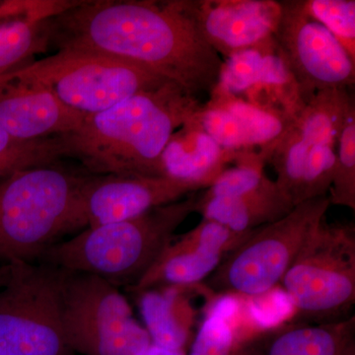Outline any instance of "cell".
<instances>
[{
	"instance_id": "obj_1",
	"label": "cell",
	"mask_w": 355,
	"mask_h": 355,
	"mask_svg": "<svg viewBox=\"0 0 355 355\" xmlns=\"http://www.w3.org/2000/svg\"><path fill=\"white\" fill-rule=\"evenodd\" d=\"M50 44L120 58L179 84L190 94L211 95L223 60L170 1L76 2L48 19Z\"/></svg>"
},
{
	"instance_id": "obj_2",
	"label": "cell",
	"mask_w": 355,
	"mask_h": 355,
	"mask_svg": "<svg viewBox=\"0 0 355 355\" xmlns=\"http://www.w3.org/2000/svg\"><path fill=\"white\" fill-rule=\"evenodd\" d=\"M202 106L196 96L168 81L55 137L60 157L77 159L90 175L165 177L161 157L166 146Z\"/></svg>"
},
{
	"instance_id": "obj_3",
	"label": "cell",
	"mask_w": 355,
	"mask_h": 355,
	"mask_svg": "<svg viewBox=\"0 0 355 355\" xmlns=\"http://www.w3.org/2000/svg\"><path fill=\"white\" fill-rule=\"evenodd\" d=\"M198 195L156 207L114 223L84 229L44 251L40 263L89 273L114 286H135L175 239V232L196 211Z\"/></svg>"
},
{
	"instance_id": "obj_4",
	"label": "cell",
	"mask_w": 355,
	"mask_h": 355,
	"mask_svg": "<svg viewBox=\"0 0 355 355\" xmlns=\"http://www.w3.org/2000/svg\"><path fill=\"white\" fill-rule=\"evenodd\" d=\"M85 176L55 162L0 180V261L35 263L69 233L72 207Z\"/></svg>"
},
{
	"instance_id": "obj_5",
	"label": "cell",
	"mask_w": 355,
	"mask_h": 355,
	"mask_svg": "<svg viewBox=\"0 0 355 355\" xmlns=\"http://www.w3.org/2000/svg\"><path fill=\"white\" fill-rule=\"evenodd\" d=\"M6 74L44 86L65 107L85 116L170 81L132 62L76 50H60Z\"/></svg>"
},
{
	"instance_id": "obj_6",
	"label": "cell",
	"mask_w": 355,
	"mask_h": 355,
	"mask_svg": "<svg viewBox=\"0 0 355 355\" xmlns=\"http://www.w3.org/2000/svg\"><path fill=\"white\" fill-rule=\"evenodd\" d=\"M6 265L0 287V355H76L62 326L67 270L44 263Z\"/></svg>"
},
{
	"instance_id": "obj_7",
	"label": "cell",
	"mask_w": 355,
	"mask_h": 355,
	"mask_svg": "<svg viewBox=\"0 0 355 355\" xmlns=\"http://www.w3.org/2000/svg\"><path fill=\"white\" fill-rule=\"evenodd\" d=\"M328 197L296 205L279 220L254 229L211 273L217 292L257 297L282 282L305 243L326 217Z\"/></svg>"
},
{
	"instance_id": "obj_8",
	"label": "cell",
	"mask_w": 355,
	"mask_h": 355,
	"mask_svg": "<svg viewBox=\"0 0 355 355\" xmlns=\"http://www.w3.org/2000/svg\"><path fill=\"white\" fill-rule=\"evenodd\" d=\"M280 284L298 314L313 323L349 318L355 303L354 226L330 225L324 217Z\"/></svg>"
},
{
	"instance_id": "obj_9",
	"label": "cell",
	"mask_w": 355,
	"mask_h": 355,
	"mask_svg": "<svg viewBox=\"0 0 355 355\" xmlns=\"http://www.w3.org/2000/svg\"><path fill=\"white\" fill-rule=\"evenodd\" d=\"M62 326L67 345L76 354L144 355L153 345L118 287L89 273L67 270Z\"/></svg>"
},
{
	"instance_id": "obj_10",
	"label": "cell",
	"mask_w": 355,
	"mask_h": 355,
	"mask_svg": "<svg viewBox=\"0 0 355 355\" xmlns=\"http://www.w3.org/2000/svg\"><path fill=\"white\" fill-rule=\"evenodd\" d=\"M282 16L273 40L297 86L303 104L318 91L354 87L355 60L304 1H280Z\"/></svg>"
},
{
	"instance_id": "obj_11",
	"label": "cell",
	"mask_w": 355,
	"mask_h": 355,
	"mask_svg": "<svg viewBox=\"0 0 355 355\" xmlns=\"http://www.w3.org/2000/svg\"><path fill=\"white\" fill-rule=\"evenodd\" d=\"M197 191L167 177L86 175L72 207L69 233L135 218Z\"/></svg>"
},
{
	"instance_id": "obj_12",
	"label": "cell",
	"mask_w": 355,
	"mask_h": 355,
	"mask_svg": "<svg viewBox=\"0 0 355 355\" xmlns=\"http://www.w3.org/2000/svg\"><path fill=\"white\" fill-rule=\"evenodd\" d=\"M210 48L228 58L272 40L282 4L273 0H171Z\"/></svg>"
},
{
	"instance_id": "obj_13",
	"label": "cell",
	"mask_w": 355,
	"mask_h": 355,
	"mask_svg": "<svg viewBox=\"0 0 355 355\" xmlns=\"http://www.w3.org/2000/svg\"><path fill=\"white\" fill-rule=\"evenodd\" d=\"M250 233L237 234L216 221L202 218L188 233L175 237L132 288L142 292L162 284L182 287L198 284L209 277Z\"/></svg>"
},
{
	"instance_id": "obj_14",
	"label": "cell",
	"mask_w": 355,
	"mask_h": 355,
	"mask_svg": "<svg viewBox=\"0 0 355 355\" xmlns=\"http://www.w3.org/2000/svg\"><path fill=\"white\" fill-rule=\"evenodd\" d=\"M86 118L62 105L44 86L0 76V125L13 139H51L73 132Z\"/></svg>"
},
{
	"instance_id": "obj_15",
	"label": "cell",
	"mask_w": 355,
	"mask_h": 355,
	"mask_svg": "<svg viewBox=\"0 0 355 355\" xmlns=\"http://www.w3.org/2000/svg\"><path fill=\"white\" fill-rule=\"evenodd\" d=\"M354 317L282 324L243 340L241 355H355Z\"/></svg>"
},
{
	"instance_id": "obj_16",
	"label": "cell",
	"mask_w": 355,
	"mask_h": 355,
	"mask_svg": "<svg viewBox=\"0 0 355 355\" xmlns=\"http://www.w3.org/2000/svg\"><path fill=\"white\" fill-rule=\"evenodd\" d=\"M238 153L222 148L193 121L173 133L161 157L163 174L177 181L207 189Z\"/></svg>"
},
{
	"instance_id": "obj_17",
	"label": "cell",
	"mask_w": 355,
	"mask_h": 355,
	"mask_svg": "<svg viewBox=\"0 0 355 355\" xmlns=\"http://www.w3.org/2000/svg\"><path fill=\"white\" fill-rule=\"evenodd\" d=\"M293 207L275 181L270 180L260 190L240 197L198 196L195 212L237 234H247L279 220Z\"/></svg>"
},
{
	"instance_id": "obj_18",
	"label": "cell",
	"mask_w": 355,
	"mask_h": 355,
	"mask_svg": "<svg viewBox=\"0 0 355 355\" xmlns=\"http://www.w3.org/2000/svg\"><path fill=\"white\" fill-rule=\"evenodd\" d=\"M48 19L29 1L25 12L0 16V76L24 67L26 60L48 49Z\"/></svg>"
},
{
	"instance_id": "obj_19",
	"label": "cell",
	"mask_w": 355,
	"mask_h": 355,
	"mask_svg": "<svg viewBox=\"0 0 355 355\" xmlns=\"http://www.w3.org/2000/svg\"><path fill=\"white\" fill-rule=\"evenodd\" d=\"M354 107L347 89L318 91L294 116L292 123L308 141L336 146L345 116Z\"/></svg>"
},
{
	"instance_id": "obj_20",
	"label": "cell",
	"mask_w": 355,
	"mask_h": 355,
	"mask_svg": "<svg viewBox=\"0 0 355 355\" xmlns=\"http://www.w3.org/2000/svg\"><path fill=\"white\" fill-rule=\"evenodd\" d=\"M212 101L228 110L241 123L250 148L259 146L260 156L268 161L272 147L291 127L293 116L256 106L232 94L216 88Z\"/></svg>"
},
{
	"instance_id": "obj_21",
	"label": "cell",
	"mask_w": 355,
	"mask_h": 355,
	"mask_svg": "<svg viewBox=\"0 0 355 355\" xmlns=\"http://www.w3.org/2000/svg\"><path fill=\"white\" fill-rule=\"evenodd\" d=\"M168 289L142 291L140 310L153 345L167 352H184L190 329L182 310L178 309V291L174 286Z\"/></svg>"
},
{
	"instance_id": "obj_22",
	"label": "cell",
	"mask_w": 355,
	"mask_h": 355,
	"mask_svg": "<svg viewBox=\"0 0 355 355\" xmlns=\"http://www.w3.org/2000/svg\"><path fill=\"white\" fill-rule=\"evenodd\" d=\"M232 313L234 304L230 300L214 305L200 324L189 355H241L242 340L230 321Z\"/></svg>"
},
{
	"instance_id": "obj_23",
	"label": "cell",
	"mask_w": 355,
	"mask_h": 355,
	"mask_svg": "<svg viewBox=\"0 0 355 355\" xmlns=\"http://www.w3.org/2000/svg\"><path fill=\"white\" fill-rule=\"evenodd\" d=\"M60 158L55 137L39 141H20L0 125V180L19 170L53 164Z\"/></svg>"
},
{
	"instance_id": "obj_24",
	"label": "cell",
	"mask_w": 355,
	"mask_h": 355,
	"mask_svg": "<svg viewBox=\"0 0 355 355\" xmlns=\"http://www.w3.org/2000/svg\"><path fill=\"white\" fill-rule=\"evenodd\" d=\"M331 205L355 209V108L349 110L336 144L335 175L330 189Z\"/></svg>"
},
{
	"instance_id": "obj_25",
	"label": "cell",
	"mask_w": 355,
	"mask_h": 355,
	"mask_svg": "<svg viewBox=\"0 0 355 355\" xmlns=\"http://www.w3.org/2000/svg\"><path fill=\"white\" fill-rule=\"evenodd\" d=\"M193 121L219 146L231 153L250 150L241 123L228 110L210 100L193 114Z\"/></svg>"
},
{
	"instance_id": "obj_26",
	"label": "cell",
	"mask_w": 355,
	"mask_h": 355,
	"mask_svg": "<svg viewBox=\"0 0 355 355\" xmlns=\"http://www.w3.org/2000/svg\"><path fill=\"white\" fill-rule=\"evenodd\" d=\"M306 11L324 26L355 60L354 0H307Z\"/></svg>"
},
{
	"instance_id": "obj_27",
	"label": "cell",
	"mask_w": 355,
	"mask_h": 355,
	"mask_svg": "<svg viewBox=\"0 0 355 355\" xmlns=\"http://www.w3.org/2000/svg\"><path fill=\"white\" fill-rule=\"evenodd\" d=\"M7 277V265H0V287L3 286Z\"/></svg>"
}]
</instances>
